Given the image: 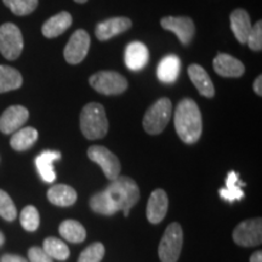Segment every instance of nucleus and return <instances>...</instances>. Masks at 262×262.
<instances>
[{"instance_id":"obj_2","label":"nucleus","mask_w":262,"mask_h":262,"mask_svg":"<svg viewBox=\"0 0 262 262\" xmlns=\"http://www.w3.org/2000/svg\"><path fill=\"white\" fill-rule=\"evenodd\" d=\"M173 123L179 137L187 145H193L201 139L202 113L198 104L192 98H183L180 101L175 111Z\"/></svg>"},{"instance_id":"obj_16","label":"nucleus","mask_w":262,"mask_h":262,"mask_svg":"<svg viewBox=\"0 0 262 262\" xmlns=\"http://www.w3.org/2000/svg\"><path fill=\"white\" fill-rule=\"evenodd\" d=\"M149 60V51L143 42L133 41L125 49V64L131 71H141Z\"/></svg>"},{"instance_id":"obj_37","label":"nucleus","mask_w":262,"mask_h":262,"mask_svg":"<svg viewBox=\"0 0 262 262\" xmlns=\"http://www.w3.org/2000/svg\"><path fill=\"white\" fill-rule=\"evenodd\" d=\"M4 242H5V237H4V234H3L2 232H0V247H2V245L4 244Z\"/></svg>"},{"instance_id":"obj_31","label":"nucleus","mask_w":262,"mask_h":262,"mask_svg":"<svg viewBox=\"0 0 262 262\" xmlns=\"http://www.w3.org/2000/svg\"><path fill=\"white\" fill-rule=\"evenodd\" d=\"M104 256V247L102 243L96 242L85 248L80 254L78 262H101Z\"/></svg>"},{"instance_id":"obj_27","label":"nucleus","mask_w":262,"mask_h":262,"mask_svg":"<svg viewBox=\"0 0 262 262\" xmlns=\"http://www.w3.org/2000/svg\"><path fill=\"white\" fill-rule=\"evenodd\" d=\"M42 250L50 256L52 260L66 261L70 257V249L63 242L55 237H49L42 243Z\"/></svg>"},{"instance_id":"obj_26","label":"nucleus","mask_w":262,"mask_h":262,"mask_svg":"<svg viewBox=\"0 0 262 262\" xmlns=\"http://www.w3.org/2000/svg\"><path fill=\"white\" fill-rule=\"evenodd\" d=\"M58 231H60L62 238L74 244L81 243L86 238V231H85L84 226L75 220L63 221L60 225Z\"/></svg>"},{"instance_id":"obj_35","label":"nucleus","mask_w":262,"mask_h":262,"mask_svg":"<svg viewBox=\"0 0 262 262\" xmlns=\"http://www.w3.org/2000/svg\"><path fill=\"white\" fill-rule=\"evenodd\" d=\"M254 91L258 95V96H261L262 95V77L261 75H258V77L254 81Z\"/></svg>"},{"instance_id":"obj_15","label":"nucleus","mask_w":262,"mask_h":262,"mask_svg":"<svg viewBox=\"0 0 262 262\" xmlns=\"http://www.w3.org/2000/svg\"><path fill=\"white\" fill-rule=\"evenodd\" d=\"M169 208L168 194L164 189H156L152 192L147 204V219L150 224H160L166 216Z\"/></svg>"},{"instance_id":"obj_28","label":"nucleus","mask_w":262,"mask_h":262,"mask_svg":"<svg viewBox=\"0 0 262 262\" xmlns=\"http://www.w3.org/2000/svg\"><path fill=\"white\" fill-rule=\"evenodd\" d=\"M19 221H21L22 227L28 232L37 231L39 225H40V216H39V211L37 208L33 205H27L22 210L21 215H19Z\"/></svg>"},{"instance_id":"obj_5","label":"nucleus","mask_w":262,"mask_h":262,"mask_svg":"<svg viewBox=\"0 0 262 262\" xmlns=\"http://www.w3.org/2000/svg\"><path fill=\"white\" fill-rule=\"evenodd\" d=\"M183 243L182 228L178 222L166 227L158 247L160 262H178Z\"/></svg>"},{"instance_id":"obj_32","label":"nucleus","mask_w":262,"mask_h":262,"mask_svg":"<svg viewBox=\"0 0 262 262\" xmlns=\"http://www.w3.org/2000/svg\"><path fill=\"white\" fill-rule=\"evenodd\" d=\"M247 44L253 51H261L262 50V22L257 21L248 35Z\"/></svg>"},{"instance_id":"obj_33","label":"nucleus","mask_w":262,"mask_h":262,"mask_svg":"<svg viewBox=\"0 0 262 262\" xmlns=\"http://www.w3.org/2000/svg\"><path fill=\"white\" fill-rule=\"evenodd\" d=\"M29 262H54V260L41 248L33 247L28 250Z\"/></svg>"},{"instance_id":"obj_14","label":"nucleus","mask_w":262,"mask_h":262,"mask_svg":"<svg viewBox=\"0 0 262 262\" xmlns=\"http://www.w3.org/2000/svg\"><path fill=\"white\" fill-rule=\"evenodd\" d=\"M214 71L225 78H239L244 74L243 62L228 54H217L212 61Z\"/></svg>"},{"instance_id":"obj_7","label":"nucleus","mask_w":262,"mask_h":262,"mask_svg":"<svg viewBox=\"0 0 262 262\" xmlns=\"http://www.w3.org/2000/svg\"><path fill=\"white\" fill-rule=\"evenodd\" d=\"M24 50V37L14 24L0 26V52L6 60H17Z\"/></svg>"},{"instance_id":"obj_11","label":"nucleus","mask_w":262,"mask_h":262,"mask_svg":"<svg viewBox=\"0 0 262 262\" xmlns=\"http://www.w3.org/2000/svg\"><path fill=\"white\" fill-rule=\"evenodd\" d=\"M162 27L165 31H170L178 35L179 40L183 45H188L193 40L195 34V26L191 17L186 16H180V17H172V16H166L160 21Z\"/></svg>"},{"instance_id":"obj_9","label":"nucleus","mask_w":262,"mask_h":262,"mask_svg":"<svg viewBox=\"0 0 262 262\" xmlns=\"http://www.w3.org/2000/svg\"><path fill=\"white\" fill-rule=\"evenodd\" d=\"M233 241L235 244L244 248L260 245L262 242L261 217L249 219L241 222L233 231Z\"/></svg>"},{"instance_id":"obj_20","label":"nucleus","mask_w":262,"mask_h":262,"mask_svg":"<svg viewBox=\"0 0 262 262\" xmlns=\"http://www.w3.org/2000/svg\"><path fill=\"white\" fill-rule=\"evenodd\" d=\"M61 159V153L57 150H44L35 158V165L41 179L45 182H54L56 180V172L54 170L55 160Z\"/></svg>"},{"instance_id":"obj_18","label":"nucleus","mask_w":262,"mask_h":262,"mask_svg":"<svg viewBox=\"0 0 262 262\" xmlns=\"http://www.w3.org/2000/svg\"><path fill=\"white\" fill-rule=\"evenodd\" d=\"M188 75L191 78L192 83L194 84L196 90L199 91V94L202 96L211 98L215 96V88L214 84L209 77V74L206 73V71L202 66L193 63L188 67Z\"/></svg>"},{"instance_id":"obj_3","label":"nucleus","mask_w":262,"mask_h":262,"mask_svg":"<svg viewBox=\"0 0 262 262\" xmlns=\"http://www.w3.org/2000/svg\"><path fill=\"white\" fill-rule=\"evenodd\" d=\"M80 130L88 140H98L107 135L108 119L102 104L88 103L80 113Z\"/></svg>"},{"instance_id":"obj_12","label":"nucleus","mask_w":262,"mask_h":262,"mask_svg":"<svg viewBox=\"0 0 262 262\" xmlns=\"http://www.w3.org/2000/svg\"><path fill=\"white\" fill-rule=\"evenodd\" d=\"M29 112L24 106H10L0 117V131L5 135L14 134L25 125Z\"/></svg>"},{"instance_id":"obj_21","label":"nucleus","mask_w":262,"mask_h":262,"mask_svg":"<svg viewBox=\"0 0 262 262\" xmlns=\"http://www.w3.org/2000/svg\"><path fill=\"white\" fill-rule=\"evenodd\" d=\"M181 72V61L176 55H168L159 62L157 75L162 83L171 84L179 78Z\"/></svg>"},{"instance_id":"obj_8","label":"nucleus","mask_w":262,"mask_h":262,"mask_svg":"<svg viewBox=\"0 0 262 262\" xmlns=\"http://www.w3.org/2000/svg\"><path fill=\"white\" fill-rule=\"evenodd\" d=\"M88 157L94 163H96L97 165H100V168L102 169L104 175L110 181H114L120 176L122 165H120L119 159L106 147L91 146L88 149Z\"/></svg>"},{"instance_id":"obj_19","label":"nucleus","mask_w":262,"mask_h":262,"mask_svg":"<svg viewBox=\"0 0 262 262\" xmlns=\"http://www.w3.org/2000/svg\"><path fill=\"white\" fill-rule=\"evenodd\" d=\"M250 16L243 9H235L231 14V29L241 44H247L248 35L251 31Z\"/></svg>"},{"instance_id":"obj_38","label":"nucleus","mask_w":262,"mask_h":262,"mask_svg":"<svg viewBox=\"0 0 262 262\" xmlns=\"http://www.w3.org/2000/svg\"><path fill=\"white\" fill-rule=\"evenodd\" d=\"M75 3H79V4H84V3H86L88 0H74Z\"/></svg>"},{"instance_id":"obj_36","label":"nucleus","mask_w":262,"mask_h":262,"mask_svg":"<svg viewBox=\"0 0 262 262\" xmlns=\"http://www.w3.org/2000/svg\"><path fill=\"white\" fill-rule=\"evenodd\" d=\"M250 262H262V251H255V253L250 256Z\"/></svg>"},{"instance_id":"obj_30","label":"nucleus","mask_w":262,"mask_h":262,"mask_svg":"<svg viewBox=\"0 0 262 262\" xmlns=\"http://www.w3.org/2000/svg\"><path fill=\"white\" fill-rule=\"evenodd\" d=\"M0 216L6 221H14L17 216V210L16 206L10 198V195L3 189H0Z\"/></svg>"},{"instance_id":"obj_6","label":"nucleus","mask_w":262,"mask_h":262,"mask_svg":"<svg viewBox=\"0 0 262 262\" xmlns=\"http://www.w3.org/2000/svg\"><path fill=\"white\" fill-rule=\"evenodd\" d=\"M89 83L94 90L97 93L113 96V95H120L127 89V80L113 71H102L91 75Z\"/></svg>"},{"instance_id":"obj_24","label":"nucleus","mask_w":262,"mask_h":262,"mask_svg":"<svg viewBox=\"0 0 262 262\" xmlns=\"http://www.w3.org/2000/svg\"><path fill=\"white\" fill-rule=\"evenodd\" d=\"M24 79L17 70L10 66L0 64V94L17 90L22 86Z\"/></svg>"},{"instance_id":"obj_23","label":"nucleus","mask_w":262,"mask_h":262,"mask_svg":"<svg viewBox=\"0 0 262 262\" xmlns=\"http://www.w3.org/2000/svg\"><path fill=\"white\" fill-rule=\"evenodd\" d=\"M38 140V131L34 127H21V129L14 133L11 140H10V145L15 150L22 152V150H27L37 142Z\"/></svg>"},{"instance_id":"obj_4","label":"nucleus","mask_w":262,"mask_h":262,"mask_svg":"<svg viewBox=\"0 0 262 262\" xmlns=\"http://www.w3.org/2000/svg\"><path fill=\"white\" fill-rule=\"evenodd\" d=\"M172 104L169 98L163 97L150 106L143 117V129L149 135H159L170 122Z\"/></svg>"},{"instance_id":"obj_10","label":"nucleus","mask_w":262,"mask_h":262,"mask_svg":"<svg viewBox=\"0 0 262 262\" xmlns=\"http://www.w3.org/2000/svg\"><path fill=\"white\" fill-rule=\"evenodd\" d=\"M90 49V35L84 29L75 31L66 45L63 55L71 64H78L86 57Z\"/></svg>"},{"instance_id":"obj_29","label":"nucleus","mask_w":262,"mask_h":262,"mask_svg":"<svg viewBox=\"0 0 262 262\" xmlns=\"http://www.w3.org/2000/svg\"><path fill=\"white\" fill-rule=\"evenodd\" d=\"M39 0H3V3L11 10L12 14L26 16L32 14L38 6Z\"/></svg>"},{"instance_id":"obj_13","label":"nucleus","mask_w":262,"mask_h":262,"mask_svg":"<svg viewBox=\"0 0 262 262\" xmlns=\"http://www.w3.org/2000/svg\"><path fill=\"white\" fill-rule=\"evenodd\" d=\"M133 22L127 17H112L108 18L106 21L100 22L95 29V35L98 40L104 41L110 40L118 34L126 32L127 29L131 28Z\"/></svg>"},{"instance_id":"obj_1","label":"nucleus","mask_w":262,"mask_h":262,"mask_svg":"<svg viewBox=\"0 0 262 262\" xmlns=\"http://www.w3.org/2000/svg\"><path fill=\"white\" fill-rule=\"evenodd\" d=\"M140 199V188L133 179L119 176L104 191L91 196L90 208L95 212L102 215H114L123 210L127 217L131 208L137 204Z\"/></svg>"},{"instance_id":"obj_34","label":"nucleus","mask_w":262,"mask_h":262,"mask_svg":"<svg viewBox=\"0 0 262 262\" xmlns=\"http://www.w3.org/2000/svg\"><path fill=\"white\" fill-rule=\"evenodd\" d=\"M0 262H28V261L22 256H18V255L6 254V255H3L2 258H0Z\"/></svg>"},{"instance_id":"obj_25","label":"nucleus","mask_w":262,"mask_h":262,"mask_svg":"<svg viewBox=\"0 0 262 262\" xmlns=\"http://www.w3.org/2000/svg\"><path fill=\"white\" fill-rule=\"evenodd\" d=\"M245 186L244 182L239 180V175L235 171H231L226 179V187L221 188L219 193L222 199L227 202L239 201L244 196V192L242 191L241 187Z\"/></svg>"},{"instance_id":"obj_17","label":"nucleus","mask_w":262,"mask_h":262,"mask_svg":"<svg viewBox=\"0 0 262 262\" xmlns=\"http://www.w3.org/2000/svg\"><path fill=\"white\" fill-rule=\"evenodd\" d=\"M72 22H73V18H72V15L70 12L62 11L60 14L52 16V17L49 18L48 21L42 25V35L49 39L56 38L58 35L63 34V33L71 27Z\"/></svg>"},{"instance_id":"obj_22","label":"nucleus","mask_w":262,"mask_h":262,"mask_svg":"<svg viewBox=\"0 0 262 262\" xmlns=\"http://www.w3.org/2000/svg\"><path fill=\"white\" fill-rule=\"evenodd\" d=\"M77 192L68 185H55L48 191V199L51 204L57 206H71L77 202Z\"/></svg>"}]
</instances>
